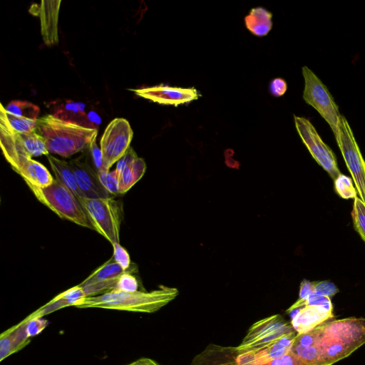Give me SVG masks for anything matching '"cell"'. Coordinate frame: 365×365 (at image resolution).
Returning a JSON list of instances; mask_svg holds the SVG:
<instances>
[{
  "mask_svg": "<svg viewBox=\"0 0 365 365\" xmlns=\"http://www.w3.org/2000/svg\"><path fill=\"white\" fill-rule=\"evenodd\" d=\"M113 257L125 271H128L130 266V259L127 250L122 247L120 243L113 245Z\"/></svg>",
  "mask_w": 365,
  "mask_h": 365,
  "instance_id": "obj_34",
  "label": "cell"
},
{
  "mask_svg": "<svg viewBox=\"0 0 365 365\" xmlns=\"http://www.w3.org/2000/svg\"><path fill=\"white\" fill-rule=\"evenodd\" d=\"M99 180L103 186L112 195H116L119 193V174L116 170L110 172L104 171L98 173Z\"/></svg>",
  "mask_w": 365,
  "mask_h": 365,
  "instance_id": "obj_30",
  "label": "cell"
},
{
  "mask_svg": "<svg viewBox=\"0 0 365 365\" xmlns=\"http://www.w3.org/2000/svg\"><path fill=\"white\" fill-rule=\"evenodd\" d=\"M334 181L335 190L341 197L354 199L357 197L356 189L349 177L341 173Z\"/></svg>",
  "mask_w": 365,
  "mask_h": 365,
  "instance_id": "obj_29",
  "label": "cell"
},
{
  "mask_svg": "<svg viewBox=\"0 0 365 365\" xmlns=\"http://www.w3.org/2000/svg\"><path fill=\"white\" fill-rule=\"evenodd\" d=\"M138 282L131 274V271H127L118 278L116 289L114 290L132 292L138 291Z\"/></svg>",
  "mask_w": 365,
  "mask_h": 365,
  "instance_id": "obj_31",
  "label": "cell"
},
{
  "mask_svg": "<svg viewBox=\"0 0 365 365\" xmlns=\"http://www.w3.org/2000/svg\"><path fill=\"white\" fill-rule=\"evenodd\" d=\"M88 155L90 157L91 163L96 171L97 174L101 172L106 171L104 168L103 155L101 148L96 144V139L93 140L88 148Z\"/></svg>",
  "mask_w": 365,
  "mask_h": 365,
  "instance_id": "obj_32",
  "label": "cell"
},
{
  "mask_svg": "<svg viewBox=\"0 0 365 365\" xmlns=\"http://www.w3.org/2000/svg\"><path fill=\"white\" fill-rule=\"evenodd\" d=\"M290 351L303 365H319V352L314 346H305L294 341Z\"/></svg>",
  "mask_w": 365,
  "mask_h": 365,
  "instance_id": "obj_27",
  "label": "cell"
},
{
  "mask_svg": "<svg viewBox=\"0 0 365 365\" xmlns=\"http://www.w3.org/2000/svg\"><path fill=\"white\" fill-rule=\"evenodd\" d=\"M335 138L346 167L354 180L359 198L365 203V160L354 138L351 128L341 115Z\"/></svg>",
  "mask_w": 365,
  "mask_h": 365,
  "instance_id": "obj_7",
  "label": "cell"
},
{
  "mask_svg": "<svg viewBox=\"0 0 365 365\" xmlns=\"http://www.w3.org/2000/svg\"><path fill=\"white\" fill-rule=\"evenodd\" d=\"M138 96L163 105L178 106L198 99L200 94L194 88L173 87L167 85H157L130 89Z\"/></svg>",
  "mask_w": 365,
  "mask_h": 365,
  "instance_id": "obj_13",
  "label": "cell"
},
{
  "mask_svg": "<svg viewBox=\"0 0 365 365\" xmlns=\"http://www.w3.org/2000/svg\"><path fill=\"white\" fill-rule=\"evenodd\" d=\"M125 272L127 271H125L112 257L96 269L81 284H88L113 279L119 277Z\"/></svg>",
  "mask_w": 365,
  "mask_h": 365,
  "instance_id": "obj_24",
  "label": "cell"
},
{
  "mask_svg": "<svg viewBox=\"0 0 365 365\" xmlns=\"http://www.w3.org/2000/svg\"><path fill=\"white\" fill-rule=\"evenodd\" d=\"M313 292L314 289L312 282H309L307 279H303L300 284L299 299L287 310V312H290L298 308H300L302 304Z\"/></svg>",
  "mask_w": 365,
  "mask_h": 365,
  "instance_id": "obj_33",
  "label": "cell"
},
{
  "mask_svg": "<svg viewBox=\"0 0 365 365\" xmlns=\"http://www.w3.org/2000/svg\"><path fill=\"white\" fill-rule=\"evenodd\" d=\"M178 294L176 288L163 285L148 292L112 290L101 295L87 297L75 307L153 313L173 300Z\"/></svg>",
  "mask_w": 365,
  "mask_h": 365,
  "instance_id": "obj_3",
  "label": "cell"
},
{
  "mask_svg": "<svg viewBox=\"0 0 365 365\" xmlns=\"http://www.w3.org/2000/svg\"><path fill=\"white\" fill-rule=\"evenodd\" d=\"M295 332L281 315L274 314L252 324L238 347L243 351L259 350Z\"/></svg>",
  "mask_w": 365,
  "mask_h": 365,
  "instance_id": "obj_8",
  "label": "cell"
},
{
  "mask_svg": "<svg viewBox=\"0 0 365 365\" xmlns=\"http://www.w3.org/2000/svg\"><path fill=\"white\" fill-rule=\"evenodd\" d=\"M26 322L19 324L4 331L0 336V361L19 351L30 341L26 332Z\"/></svg>",
  "mask_w": 365,
  "mask_h": 365,
  "instance_id": "obj_19",
  "label": "cell"
},
{
  "mask_svg": "<svg viewBox=\"0 0 365 365\" xmlns=\"http://www.w3.org/2000/svg\"><path fill=\"white\" fill-rule=\"evenodd\" d=\"M94 230L111 245L119 243L121 210L112 197L101 198L82 197L79 200Z\"/></svg>",
  "mask_w": 365,
  "mask_h": 365,
  "instance_id": "obj_5",
  "label": "cell"
},
{
  "mask_svg": "<svg viewBox=\"0 0 365 365\" xmlns=\"http://www.w3.org/2000/svg\"><path fill=\"white\" fill-rule=\"evenodd\" d=\"M304 79V101L312 106L329 125L334 136L337 134L341 114L327 87L307 66L302 68Z\"/></svg>",
  "mask_w": 365,
  "mask_h": 365,
  "instance_id": "obj_6",
  "label": "cell"
},
{
  "mask_svg": "<svg viewBox=\"0 0 365 365\" xmlns=\"http://www.w3.org/2000/svg\"><path fill=\"white\" fill-rule=\"evenodd\" d=\"M264 365H303V364L291 351H289L284 356L272 360Z\"/></svg>",
  "mask_w": 365,
  "mask_h": 365,
  "instance_id": "obj_39",
  "label": "cell"
},
{
  "mask_svg": "<svg viewBox=\"0 0 365 365\" xmlns=\"http://www.w3.org/2000/svg\"><path fill=\"white\" fill-rule=\"evenodd\" d=\"M297 131L313 158L334 180L340 174L336 156L322 140L309 120L294 115Z\"/></svg>",
  "mask_w": 365,
  "mask_h": 365,
  "instance_id": "obj_10",
  "label": "cell"
},
{
  "mask_svg": "<svg viewBox=\"0 0 365 365\" xmlns=\"http://www.w3.org/2000/svg\"><path fill=\"white\" fill-rule=\"evenodd\" d=\"M331 302L300 308L292 317L291 325L297 334L310 331L334 317Z\"/></svg>",
  "mask_w": 365,
  "mask_h": 365,
  "instance_id": "obj_16",
  "label": "cell"
},
{
  "mask_svg": "<svg viewBox=\"0 0 365 365\" xmlns=\"http://www.w3.org/2000/svg\"><path fill=\"white\" fill-rule=\"evenodd\" d=\"M328 302H331V298L313 292L302 304L301 307L308 305H321Z\"/></svg>",
  "mask_w": 365,
  "mask_h": 365,
  "instance_id": "obj_40",
  "label": "cell"
},
{
  "mask_svg": "<svg viewBox=\"0 0 365 365\" xmlns=\"http://www.w3.org/2000/svg\"><path fill=\"white\" fill-rule=\"evenodd\" d=\"M272 14L263 7L252 8L245 17L246 28L257 36H266L272 28Z\"/></svg>",
  "mask_w": 365,
  "mask_h": 365,
  "instance_id": "obj_22",
  "label": "cell"
},
{
  "mask_svg": "<svg viewBox=\"0 0 365 365\" xmlns=\"http://www.w3.org/2000/svg\"><path fill=\"white\" fill-rule=\"evenodd\" d=\"M127 365H159L155 361L149 358H140Z\"/></svg>",
  "mask_w": 365,
  "mask_h": 365,
  "instance_id": "obj_41",
  "label": "cell"
},
{
  "mask_svg": "<svg viewBox=\"0 0 365 365\" xmlns=\"http://www.w3.org/2000/svg\"><path fill=\"white\" fill-rule=\"evenodd\" d=\"M3 155L11 168L24 180L37 187H46L54 180L41 163L16 150L6 142L0 140Z\"/></svg>",
  "mask_w": 365,
  "mask_h": 365,
  "instance_id": "obj_11",
  "label": "cell"
},
{
  "mask_svg": "<svg viewBox=\"0 0 365 365\" xmlns=\"http://www.w3.org/2000/svg\"><path fill=\"white\" fill-rule=\"evenodd\" d=\"M24 320L27 322L26 329L29 338L38 335L48 324V322L43 317Z\"/></svg>",
  "mask_w": 365,
  "mask_h": 365,
  "instance_id": "obj_35",
  "label": "cell"
},
{
  "mask_svg": "<svg viewBox=\"0 0 365 365\" xmlns=\"http://www.w3.org/2000/svg\"><path fill=\"white\" fill-rule=\"evenodd\" d=\"M257 351L210 344L190 365H256Z\"/></svg>",
  "mask_w": 365,
  "mask_h": 365,
  "instance_id": "obj_12",
  "label": "cell"
},
{
  "mask_svg": "<svg viewBox=\"0 0 365 365\" xmlns=\"http://www.w3.org/2000/svg\"><path fill=\"white\" fill-rule=\"evenodd\" d=\"M314 293L329 298L339 292L337 287L329 281L312 282Z\"/></svg>",
  "mask_w": 365,
  "mask_h": 365,
  "instance_id": "obj_36",
  "label": "cell"
},
{
  "mask_svg": "<svg viewBox=\"0 0 365 365\" xmlns=\"http://www.w3.org/2000/svg\"><path fill=\"white\" fill-rule=\"evenodd\" d=\"M36 122V132L43 138L48 153L64 158L88 149L98 135V129L67 122L51 114L38 118Z\"/></svg>",
  "mask_w": 365,
  "mask_h": 365,
  "instance_id": "obj_2",
  "label": "cell"
},
{
  "mask_svg": "<svg viewBox=\"0 0 365 365\" xmlns=\"http://www.w3.org/2000/svg\"><path fill=\"white\" fill-rule=\"evenodd\" d=\"M287 89V82L282 78L272 79L269 85V92L274 97L282 96L286 93Z\"/></svg>",
  "mask_w": 365,
  "mask_h": 365,
  "instance_id": "obj_38",
  "label": "cell"
},
{
  "mask_svg": "<svg viewBox=\"0 0 365 365\" xmlns=\"http://www.w3.org/2000/svg\"><path fill=\"white\" fill-rule=\"evenodd\" d=\"M0 117L4 119L8 125L15 132L29 133L35 132L37 126L36 120H33L13 115L7 112L0 103Z\"/></svg>",
  "mask_w": 365,
  "mask_h": 365,
  "instance_id": "obj_25",
  "label": "cell"
},
{
  "mask_svg": "<svg viewBox=\"0 0 365 365\" xmlns=\"http://www.w3.org/2000/svg\"><path fill=\"white\" fill-rule=\"evenodd\" d=\"M5 109L13 115L33 120H38L40 113V108L36 105L19 100L11 101Z\"/></svg>",
  "mask_w": 365,
  "mask_h": 365,
  "instance_id": "obj_26",
  "label": "cell"
},
{
  "mask_svg": "<svg viewBox=\"0 0 365 365\" xmlns=\"http://www.w3.org/2000/svg\"><path fill=\"white\" fill-rule=\"evenodd\" d=\"M78 185L85 197H110L111 194L101 184L99 177L90 163L88 155L83 154L69 161Z\"/></svg>",
  "mask_w": 365,
  "mask_h": 365,
  "instance_id": "obj_14",
  "label": "cell"
},
{
  "mask_svg": "<svg viewBox=\"0 0 365 365\" xmlns=\"http://www.w3.org/2000/svg\"><path fill=\"white\" fill-rule=\"evenodd\" d=\"M86 297H87L82 288L76 285L55 297L47 304L31 313L26 319L43 317L60 309L70 306L75 307Z\"/></svg>",
  "mask_w": 365,
  "mask_h": 365,
  "instance_id": "obj_20",
  "label": "cell"
},
{
  "mask_svg": "<svg viewBox=\"0 0 365 365\" xmlns=\"http://www.w3.org/2000/svg\"><path fill=\"white\" fill-rule=\"evenodd\" d=\"M26 184L40 202L61 218L94 230L79 200L56 178H54L51 184L43 187L28 182Z\"/></svg>",
  "mask_w": 365,
  "mask_h": 365,
  "instance_id": "obj_4",
  "label": "cell"
},
{
  "mask_svg": "<svg viewBox=\"0 0 365 365\" xmlns=\"http://www.w3.org/2000/svg\"><path fill=\"white\" fill-rule=\"evenodd\" d=\"M0 139H2L16 149L24 153L29 157L48 155L43 138L36 131L29 133H19L14 131L0 117Z\"/></svg>",
  "mask_w": 365,
  "mask_h": 365,
  "instance_id": "obj_15",
  "label": "cell"
},
{
  "mask_svg": "<svg viewBox=\"0 0 365 365\" xmlns=\"http://www.w3.org/2000/svg\"><path fill=\"white\" fill-rule=\"evenodd\" d=\"M320 328L319 326L313 330L303 334H297L294 341L305 346H316L319 336Z\"/></svg>",
  "mask_w": 365,
  "mask_h": 365,
  "instance_id": "obj_37",
  "label": "cell"
},
{
  "mask_svg": "<svg viewBox=\"0 0 365 365\" xmlns=\"http://www.w3.org/2000/svg\"><path fill=\"white\" fill-rule=\"evenodd\" d=\"M47 158L56 178L69 189L78 200L85 197L78 185L69 162L60 160L49 154L47 155Z\"/></svg>",
  "mask_w": 365,
  "mask_h": 365,
  "instance_id": "obj_21",
  "label": "cell"
},
{
  "mask_svg": "<svg viewBox=\"0 0 365 365\" xmlns=\"http://www.w3.org/2000/svg\"><path fill=\"white\" fill-rule=\"evenodd\" d=\"M319 365H332L365 344V319L346 318L319 325Z\"/></svg>",
  "mask_w": 365,
  "mask_h": 365,
  "instance_id": "obj_1",
  "label": "cell"
},
{
  "mask_svg": "<svg viewBox=\"0 0 365 365\" xmlns=\"http://www.w3.org/2000/svg\"><path fill=\"white\" fill-rule=\"evenodd\" d=\"M133 132L129 122L122 118L112 120L106 128L100 141L104 168L109 171L127 152Z\"/></svg>",
  "mask_w": 365,
  "mask_h": 365,
  "instance_id": "obj_9",
  "label": "cell"
},
{
  "mask_svg": "<svg viewBox=\"0 0 365 365\" xmlns=\"http://www.w3.org/2000/svg\"><path fill=\"white\" fill-rule=\"evenodd\" d=\"M351 215L354 229L365 242V203L359 197L354 198Z\"/></svg>",
  "mask_w": 365,
  "mask_h": 365,
  "instance_id": "obj_28",
  "label": "cell"
},
{
  "mask_svg": "<svg viewBox=\"0 0 365 365\" xmlns=\"http://www.w3.org/2000/svg\"><path fill=\"white\" fill-rule=\"evenodd\" d=\"M86 105L70 100L51 103V115L63 120L79 125L97 129V121L86 113Z\"/></svg>",
  "mask_w": 365,
  "mask_h": 365,
  "instance_id": "obj_18",
  "label": "cell"
},
{
  "mask_svg": "<svg viewBox=\"0 0 365 365\" xmlns=\"http://www.w3.org/2000/svg\"><path fill=\"white\" fill-rule=\"evenodd\" d=\"M61 3V0L41 1L39 5L31 6L34 9L33 14L39 16L41 33L47 46L58 42V20Z\"/></svg>",
  "mask_w": 365,
  "mask_h": 365,
  "instance_id": "obj_17",
  "label": "cell"
},
{
  "mask_svg": "<svg viewBox=\"0 0 365 365\" xmlns=\"http://www.w3.org/2000/svg\"><path fill=\"white\" fill-rule=\"evenodd\" d=\"M146 165L143 158H135L129 162L119 175V193L128 192L144 175Z\"/></svg>",
  "mask_w": 365,
  "mask_h": 365,
  "instance_id": "obj_23",
  "label": "cell"
}]
</instances>
